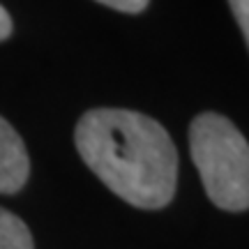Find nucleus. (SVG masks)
I'll return each mask as SVG.
<instances>
[{
    "mask_svg": "<svg viewBox=\"0 0 249 249\" xmlns=\"http://www.w3.org/2000/svg\"><path fill=\"white\" fill-rule=\"evenodd\" d=\"M0 249H35L26 222L5 208H0Z\"/></svg>",
    "mask_w": 249,
    "mask_h": 249,
    "instance_id": "20e7f679",
    "label": "nucleus"
},
{
    "mask_svg": "<svg viewBox=\"0 0 249 249\" xmlns=\"http://www.w3.org/2000/svg\"><path fill=\"white\" fill-rule=\"evenodd\" d=\"M189 150L208 198L229 213L249 210V143L240 129L205 111L192 120Z\"/></svg>",
    "mask_w": 249,
    "mask_h": 249,
    "instance_id": "f03ea898",
    "label": "nucleus"
},
{
    "mask_svg": "<svg viewBox=\"0 0 249 249\" xmlns=\"http://www.w3.org/2000/svg\"><path fill=\"white\" fill-rule=\"evenodd\" d=\"M12 30H14V26H12V17H9L7 9L0 5V42H5V39L12 35Z\"/></svg>",
    "mask_w": 249,
    "mask_h": 249,
    "instance_id": "0eeeda50",
    "label": "nucleus"
},
{
    "mask_svg": "<svg viewBox=\"0 0 249 249\" xmlns=\"http://www.w3.org/2000/svg\"><path fill=\"white\" fill-rule=\"evenodd\" d=\"M81 160L104 185L141 210L176 196L178 150L155 118L129 108H90L74 129Z\"/></svg>",
    "mask_w": 249,
    "mask_h": 249,
    "instance_id": "f257e3e1",
    "label": "nucleus"
},
{
    "mask_svg": "<svg viewBox=\"0 0 249 249\" xmlns=\"http://www.w3.org/2000/svg\"><path fill=\"white\" fill-rule=\"evenodd\" d=\"M97 2L111 9H118V12H124V14H141L150 5V0H97Z\"/></svg>",
    "mask_w": 249,
    "mask_h": 249,
    "instance_id": "423d86ee",
    "label": "nucleus"
},
{
    "mask_svg": "<svg viewBox=\"0 0 249 249\" xmlns=\"http://www.w3.org/2000/svg\"><path fill=\"white\" fill-rule=\"evenodd\" d=\"M229 7H231L233 17L240 26L242 35H245V42H247L249 49V0H229Z\"/></svg>",
    "mask_w": 249,
    "mask_h": 249,
    "instance_id": "39448f33",
    "label": "nucleus"
},
{
    "mask_svg": "<svg viewBox=\"0 0 249 249\" xmlns=\"http://www.w3.org/2000/svg\"><path fill=\"white\" fill-rule=\"evenodd\" d=\"M30 157L18 132L0 116V194H17L28 182Z\"/></svg>",
    "mask_w": 249,
    "mask_h": 249,
    "instance_id": "7ed1b4c3",
    "label": "nucleus"
}]
</instances>
